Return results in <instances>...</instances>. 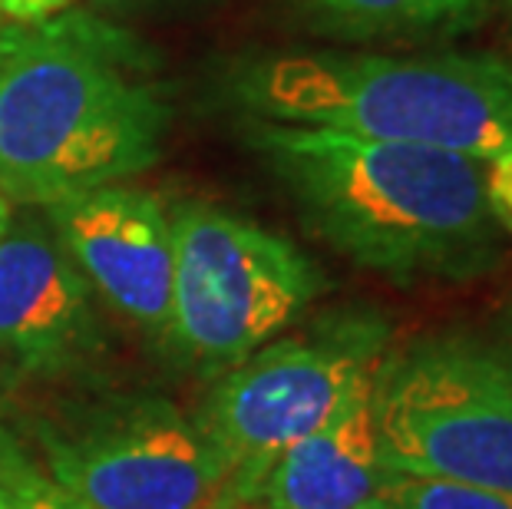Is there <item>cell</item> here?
<instances>
[{
    "mask_svg": "<svg viewBox=\"0 0 512 509\" xmlns=\"http://www.w3.org/2000/svg\"><path fill=\"white\" fill-rule=\"evenodd\" d=\"M70 7L73 0H0V20L4 24H37V20L57 17Z\"/></svg>",
    "mask_w": 512,
    "mask_h": 509,
    "instance_id": "2e32d148",
    "label": "cell"
},
{
    "mask_svg": "<svg viewBox=\"0 0 512 509\" xmlns=\"http://www.w3.org/2000/svg\"><path fill=\"white\" fill-rule=\"evenodd\" d=\"M374 509H512V493L387 470L374 496Z\"/></svg>",
    "mask_w": 512,
    "mask_h": 509,
    "instance_id": "7c38bea8",
    "label": "cell"
},
{
    "mask_svg": "<svg viewBox=\"0 0 512 509\" xmlns=\"http://www.w3.org/2000/svg\"><path fill=\"white\" fill-rule=\"evenodd\" d=\"M0 509H80L50 476L0 486Z\"/></svg>",
    "mask_w": 512,
    "mask_h": 509,
    "instance_id": "4fadbf2b",
    "label": "cell"
},
{
    "mask_svg": "<svg viewBox=\"0 0 512 509\" xmlns=\"http://www.w3.org/2000/svg\"><path fill=\"white\" fill-rule=\"evenodd\" d=\"M228 100L248 119L321 126L493 162L512 149V63L285 50L238 60Z\"/></svg>",
    "mask_w": 512,
    "mask_h": 509,
    "instance_id": "3957f363",
    "label": "cell"
},
{
    "mask_svg": "<svg viewBox=\"0 0 512 509\" xmlns=\"http://www.w3.org/2000/svg\"><path fill=\"white\" fill-rule=\"evenodd\" d=\"M311 30L351 43L440 40L473 30L489 0H301Z\"/></svg>",
    "mask_w": 512,
    "mask_h": 509,
    "instance_id": "8fae6325",
    "label": "cell"
},
{
    "mask_svg": "<svg viewBox=\"0 0 512 509\" xmlns=\"http://www.w3.org/2000/svg\"><path fill=\"white\" fill-rule=\"evenodd\" d=\"M106 348L93 291L37 222L0 235V354L24 371L63 374Z\"/></svg>",
    "mask_w": 512,
    "mask_h": 509,
    "instance_id": "9c48e42d",
    "label": "cell"
},
{
    "mask_svg": "<svg viewBox=\"0 0 512 509\" xmlns=\"http://www.w3.org/2000/svg\"><path fill=\"white\" fill-rule=\"evenodd\" d=\"M10 202L7 196H4V189H0V235H4L7 229H10V222H14V215H10Z\"/></svg>",
    "mask_w": 512,
    "mask_h": 509,
    "instance_id": "e0dca14e",
    "label": "cell"
},
{
    "mask_svg": "<svg viewBox=\"0 0 512 509\" xmlns=\"http://www.w3.org/2000/svg\"><path fill=\"white\" fill-rule=\"evenodd\" d=\"M50 480L80 509H219L228 463L205 427L172 404L143 400L43 430Z\"/></svg>",
    "mask_w": 512,
    "mask_h": 509,
    "instance_id": "52a82bcc",
    "label": "cell"
},
{
    "mask_svg": "<svg viewBox=\"0 0 512 509\" xmlns=\"http://www.w3.org/2000/svg\"><path fill=\"white\" fill-rule=\"evenodd\" d=\"M242 133L308 232L367 272L470 281L503 258L483 159L271 119H245Z\"/></svg>",
    "mask_w": 512,
    "mask_h": 509,
    "instance_id": "7a4b0ae2",
    "label": "cell"
},
{
    "mask_svg": "<svg viewBox=\"0 0 512 509\" xmlns=\"http://www.w3.org/2000/svg\"><path fill=\"white\" fill-rule=\"evenodd\" d=\"M172 215L176 348L209 367H235L308 311L328 281L291 238L212 202H182Z\"/></svg>",
    "mask_w": 512,
    "mask_h": 509,
    "instance_id": "8992f818",
    "label": "cell"
},
{
    "mask_svg": "<svg viewBox=\"0 0 512 509\" xmlns=\"http://www.w3.org/2000/svg\"><path fill=\"white\" fill-rule=\"evenodd\" d=\"M100 4H110V7H129V4H152V0H100Z\"/></svg>",
    "mask_w": 512,
    "mask_h": 509,
    "instance_id": "ac0fdd59",
    "label": "cell"
},
{
    "mask_svg": "<svg viewBox=\"0 0 512 509\" xmlns=\"http://www.w3.org/2000/svg\"><path fill=\"white\" fill-rule=\"evenodd\" d=\"M40 476V470L34 467V460L27 457L24 447L17 443V437L7 427H0V486L7 483H27Z\"/></svg>",
    "mask_w": 512,
    "mask_h": 509,
    "instance_id": "9a60e30c",
    "label": "cell"
},
{
    "mask_svg": "<svg viewBox=\"0 0 512 509\" xmlns=\"http://www.w3.org/2000/svg\"><path fill=\"white\" fill-rule=\"evenodd\" d=\"M169 86L143 37L90 10L0 20V189L47 209L129 182L162 156Z\"/></svg>",
    "mask_w": 512,
    "mask_h": 509,
    "instance_id": "6da1fadb",
    "label": "cell"
},
{
    "mask_svg": "<svg viewBox=\"0 0 512 509\" xmlns=\"http://www.w3.org/2000/svg\"><path fill=\"white\" fill-rule=\"evenodd\" d=\"M486 199L499 232L512 238V149L486 166Z\"/></svg>",
    "mask_w": 512,
    "mask_h": 509,
    "instance_id": "5bb4252c",
    "label": "cell"
},
{
    "mask_svg": "<svg viewBox=\"0 0 512 509\" xmlns=\"http://www.w3.org/2000/svg\"><path fill=\"white\" fill-rule=\"evenodd\" d=\"M370 509H374V506H370Z\"/></svg>",
    "mask_w": 512,
    "mask_h": 509,
    "instance_id": "7402d4cb",
    "label": "cell"
},
{
    "mask_svg": "<svg viewBox=\"0 0 512 509\" xmlns=\"http://www.w3.org/2000/svg\"><path fill=\"white\" fill-rule=\"evenodd\" d=\"M387 344V321L351 308L228 367L202 424L228 463V496L252 503L281 453L374 391Z\"/></svg>",
    "mask_w": 512,
    "mask_h": 509,
    "instance_id": "5b68a950",
    "label": "cell"
},
{
    "mask_svg": "<svg viewBox=\"0 0 512 509\" xmlns=\"http://www.w3.org/2000/svg\"><path fill=\"white\" fill-rule=\"evenodd\" d=\"M374 391L271 463L252 503L265 509H370L384 480Z\"/></svg>",
    "mask_w": 512,
    "mask_h": 509,
    "instance_id": "30bf717a",
    "label": "cell"
},
{
    "mask_svg": "<svg viewBox=\"0 0 512 509\" xmlns=\"http://www.w3.org/2000/svg\"><path fill=\"white\" fill-rule=\"evenodd\" d=\"M0 391H4V371H0Z\"/></svg>",
    "mask_w": 512,
    "mask_h": 509,
    "instance_id": "44dd1931",
    "label": "cell"
},
{
    "mask_svg": "<svg viewBox=\"0 0 512 509\" xmlns=\"http://www.w3.org/2000/svg\"><path fill=\"white\" fill-rule=\"evenodd\" d=\"M387 470L512 493V357L503 344L443 331L390 348L374 381Z\"/></svg>",
    "mask_w": 512,
    "mask_h": 509,
    "instance_id": "277c9868",
    "label": "cell"
},
{
    "mask_svg": "<svg viewBox=\"0 0 512 509\" xmlns=\"http://www.w3.org/2000/svg\"><path fill=\"white\" fill-rule=\"evenodd\" d=\"M53 238L96 298L149 334H169L172 215L146 189L113 186L73 192L47 205Z\"/></svg>",
    "mask_w": 512,
    "mask_h": 509,
    "instance_id": "ba28073f",
    "label": "cell"
},
{
    "mask_svg": "<svg viewBox=\"0 0 512 509\" xmlns=\"http://www.w3.org/2000/svg\"><path fill=\"white\" fill-rule=\"evenodd\" d=\"M503 7H506V14H509V20H512V0H503Z\"/></svg>",
    "mask_w": 512,
    "mask_h": 509,
    "instance_id": "ffe728a7",
    "label": "cell"
},
{
    "mask_svg": "<svg viewBox=\"0 0 512 509\" xmlns=\"http://www.w3.org/2000/svg\"><path fill=\"white\" fill-rule=\"evenodd\" d=\"M503 348L509 351V357H512V314H509V321H506V338H503Z\"/></svg>",
    "mask_w": 512,
    "mask_h": 509,
    "instance_id": "d6986e66",
    "label": "cell"
}]
</instances>
